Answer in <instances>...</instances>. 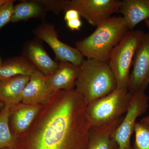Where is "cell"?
<instances>
[{
    "label": "cell",
    "mask_w": 149,
    "mask_h": 149,
    "mask_svg": "<svg viewBox=\"0 0 149 149\" xmlns=\"http://www.w3.org/2000/svg\"><path fill=\"white\" fill-rule=\"evenodd\" d=\"M87 104L75 90L54 93L14 149H87L91 127Z\"/></svg>",
    "instance_id": "6da1fadb"
},
{
    "label": "cell",
    "mask_w": 149,
    "mask_h": 149,
    "mask_svg": "<svg viewBox=\"0 0 149 149\" xmlns=\"http://www.w3.org/2000/svg\"><path fill=\"white\" fill-rule=\"evenodd\" d=\"M88 37L75 42L83 56L108 62L112 52L129 31L123 17H111Z\"/></svg>",
    "instance_id": "7a4b0ae2"
},
{
    "label": "cell",
    "mask_w": 149,
    "mask_h": 149,
    "mask_svg": "<svg viewBox=\"0 0 149 149\" xmlns=\"http://www.w3.org/2000/svg\"><path fill=\"white\" fill-rule=\"evenodd\" d=\"M116 89V81L108 62L84 60L80 65L74 90L83 97L87 104Z\"/></svg>",
    "instance_id": "3957f363"
},
{
    "label": "cell",
    "mask_w": 149,
    "mask_h": 149,
    "mask_svg": "<svg viewBox=\"0 0 149 149\" xmlns=\"http://www.w3.org/2000/svg\"><path fill=\"white\" fill-rule=\"evenodd\" d=\"M132 95L128 88H117L87 104L86 112L91 126H101L122 117L128 109Z\"/></svg>",
    "instance_id": "277c9868"
},
{
    "label": "cell",
    "mask_w": 149,
    "mask_h": 149,
    "mask_svg": "<svg viewBox=\"0 0 149 149\" xmlns=\"http://www.w3.org/2000/svg\"><path fill=\"white\" fill-rule=\"evenodd\" d=\"M146 35L141 30L129 31L112 52L108 63L114 75L117 88H128L133 58Z\"/></svg>",
    "instance_id": "5b68a950"
},
{
    "label": "cell",
    "mask_w": 149,
    "mask_h": 149,
    "mask_svg": "<svg viewBox=\"0 0 149 149\" xmlns=\"http://www.w3.org/2000/svg\"><path fill=\"white\" fill-rule=\"evenodd\" d=\"M149 100L145 91H136L133 93L125 116L112 135L119 149H133L130 139L134 132L136 120L146 111L149 107Z\"/></svg>",
    "instance_id": "8992f818"
},
{
    "label": "cell",
    "mask_w": 149,
    "mask_h": 149,
    "mask_svg": "<svg viewBox=\"0 0 149 149\" xmlns=\"http://www.w3.org/2000/svg\"><path fill=\"white\" fill-rule=\"evenodd\" d=\"M119 0H65V11L74 9L89 24L97 27L119 11Z\"/></svg>",
    "instance_id": "52a82bcc"
},
{
    "label": "cell",
    "mask_w": 149,
    "mask_h": 149,
    "mask_svg": "<svg viewBox=\"0 0 149 149\" xmlns=\"http://www.w3.org/2000/svg\"><path fill=\"white\" fill-rule=\"evenodd\" d=\"M37 38L45 42L54 51L59 61H67L75 65H80L84 57L76 48L72 47L61 41L54 26L43 22L33 31Z\"/></svg>",
    "instance_id": "ba28073f"
},
{
    "label": "cell",
    "mask_w": 149,
    "mask_h": 149,
    "mask_svg": "<svg viewBox=\"0 0 149 149\" xmlns=\"http://www.w3.org/2000/svg\"><path fill=\"white\" fill-rule=\"evenodd\" d=\"M128 89L130 93L145 91L149 84V37L146 33L137 49L133 62Z\"/></svg>",
    "instance_id": "9c48e42d"
},
{
    "label": "cell",
    "mask_w": 149,
    "mask_h": 149,
    "mask_svg": "<svg viewBox=\"0 0 149 149\" xmlns=\"http://www.w3.org/2000/svg\"><path fill=\"white\" fill-rule=\"evenodd\" d=\"M43 105L20 102L10 109V126L15 140L28 130Z\"/></svg>",
    "instance_id": "30bf717a"
},
{
    "label": "cell",
    "mask_w": 149,
    "mask_h": 149,
    "mask_svg": "<svg viewBox=\"0 0 149 149\" xmlns=\"http://www.w3.org/2000/svg\"><path fill=\"white\" fill-rule=\"evenodd\" d=\"M41 41L37 38L27 42L23 47L22 55L37 70L48 76L55 71L58 63L49 56Z\"/></svg>",
    "instance_id": "8fae6325"
},
{
    "label": "cell",
    "mask_w": 149,
    "mask_h": 149,
    "mask_svg": "<svg viewBox=\"0 0 149 149\" xmlns=\"http://www.w3.org/2000/svg\"><path fill=\"white\" fill-rule=\"evenodd\" d=\"M54 93L47 76L36 70L30 75L29 81L24 88L21 102L43 105Z\"/></svg>",
    "instance_id": "7c38bea8"
},
{
    "label": "cell",
    "mask_w": 149,
    "mask_h": 149,
    "mask_svg": "<svg viewBox=\"0 0 149 149\" xmlns=\"http://www.w3.org/2000/svg\"><path fill=\"white\" fill-rule=\"evenodd\" d=\"M80 69V65L69 62H59L54 72L47 76L53 91L55 93L60 91L74 90Z\"/></svg>",
    "instance_id": "4fadbf2b"
},
{
    "label": "cell",
    "mask_w": 149,
    "mask_h": 149,
    "mask_svg": "<svg viewBox=\"0 0 149 149\" xmlns=\"http://www.w3.org/2000/svg\"><path fill=\"white\" fill-rule=\"evenodd\" d=\"M30 76L17 75L0 80V102L10 109L21 102L23 92Z\"/></svg>",
    "instance_id": "5bb4252c"
},
{
    "label": "cell",
    "mask_w": 149,
    "mask_h": 149,
    "mask_svg": "<svg viewBox=\"0 0 149 149\" xmlns=\"http://www.w3.org/2000/svg\"><path fill=\"white\" fill-rule=\"evenodd\" d=\"M123 118L122 116L101 126H91L87 149H119L112 135Z\"/></svg>",
    "instance_id": "9a60e30c"
},
{
    "label": "cell",
    "mask_w": 149,
    "mask_h": 149,
    "mask_svg": "<svg viewBox=\"0 0 149 149\" xmlns=\"http://www.w3.org/2000/svg\"><path fill=\"white\" fill-rule=\"evenodd\" d=\"M118 12L132 31L140 22L149 19V0H123Z\"/></svg>",
    "instance_id": "2e32d148"
},
{
    "label": "cell",
    "mask_w": 149,
    "mask_h": 149,
    "mask_svg": "<svg viewBox=\"0 0 149 149\" xmlns=\"http://www.w3.org/2000/svg\"><path fill=\"white\" fill-rule=\"evenodd\" d=\"M47 12L38 0L22 1L14 5L11 22H17L34 18L43 19Z\"/></svg>",
    "instance_id": "e0dca14e"
},
{
    "label": "cell",
    "mask_w": 149,
    "mask_h": 149,
    "mask_svg": "<svg viewBox=\"0 0 149 149\" xmlns=\"http://www.w3.org/2000/svg\"><path fill=\"white\" fill-rule=\"evenodd\" d=\"M37 70L28 60L21 55L5 61L0 65V76L4 78L17 76H30Z\"/></svg>",
    "instance_id": "ac0fdd59"
},
{
    "label": "cell",
    "mask_w": 149,
    "mask_h": 149,
    "mask_svg": "<svg viewBox=\"0 0 149 149\" xmlns=\"http://www.w3.org/2000/svg\"><path fill=\"white\" fill-rule=\"evenodd\" d=\"M10 109L4 106L0 110V149L14 148L16 140L10 126Z\"/></svg>",
    "instance_id": "d6986e66"
},
{
    "label": "cell",
    "mask_w": 149,
    "mask_h": 149,
    "mask_svg": "<svg viewBox=\"0 0 149 149\" xmlns=\"http://www.w3.org/2000/svg\"><path fill=\"white\" fill-rule=\"evenodd\" d=\"M133 149H149V125L140 122L135 125Z\"/></svg>",
    "instance_id": "ffe728a7"
},
{
    "label": "cell",
    "mask_w": 149,
    "mask_h": 149,
    "mask_svg": "<svg viewBox=\"0 0 149 149\" xmlns=\"http://www.w3.org/2000/svg\"><path fill=\"white\" fill-rule=\"evenodd\" d=\"M15 1L13 0H9L0 6V30L11 22Z\"/></svg>",
    "instance_id": "44dd1931"
},
{
    "label": "cell",
    "mask_w": 149,
    "mask_h": 149,
    "mask_svg": "<svg viewBox=\"0 0 149 149\" xmlns=\"http://www.w3.org/2000/svg\"><path fill=\"white\" fill-rule=\"evenodd\" d=\"M46 9L56 14L65 11V0H38Z\"/></svg>",
    "instance_id": "7402d4cb"
},
{
    "label": "cell",
    "mask_w": 149,
    "mask_h": 149,
    "mask_svg": "<svg viewBox=\"0 0 149 149\" xmlns=\"http://www.w3.org/2000/svg\"><path fill=\"white\" fill-rule=\"evenodd\" d=\"M80 16L78 11L74 9H69L65 11L64 18L65 20L67 22L72 19L80 18Z\"/></svg>",
    "instance_id": "603a6c76"
},
{
    "label": "cell",
    "mask_w": 149,
    "mask_h": 149,
    "mask_svg": "<svg viewBox=\"0 0 149 149\" xmlns=\"http://www.w3.org/2000/svg\"><path fill=\"white\" fill-rule=\"evenodd\" d=\"M67 25L70 30H79L82 26V22L80 18L72 19L66 22Z\"/></svg>",
    "instance_id": "cb8c5ba5"
},
{
    "label": "cell",
    "mask_w": 149,
    "mask_h": 149,
    "mask_svg": "<svg viewBox=\"0 0 149 149\" xmlns=\"http://www.w3.org/2000/svg\"><path fill=\"white\" fill-rule=\"evenodd\" d=\"M140 122L149 125V115L148 116L142 118L141 121H140Z\"/></svg>",
    "instance_id": "d4e9b609"
},
{
    "label": "cell",
    "mask_w": 149,
    "mask_h": 149,
    "mask_svg": "<svg viewBox=\"0 0 149 149\" xmlns=\"http://www.w3.org/2000/svg\"><path fill=\"white\" fill-rule=\"evenodd\" d=\"M9 0H0V6L2 5L3 4L8 2Z\"/></svg>",
    "instance_id": "484cf974"
},
{
    "label": "cell",
    "mask_w": 149,
    "mask_h": 149,
    "mask_svg": "<svg viewBox=\"0 0 149 149\" xmlns=\"http://www.w3.org/2000/svg\"><path fill=\"white\" fill-rule=\"evenodd\" d=\"M145 22L146 24L147 27L148 28L149 30V19H146V20H145ZM148 34L149 37V33H148Z\"/></svg>",
    "instance_id": "4316f807"
},
{
    "label": "cell",
    "mask_w": 149,
    "mask_h": 149,
    "mask_svg": "<svg viewBox=\"0 0 149 149\" xmlns=\"http://www.w3.org/2000/svg\"><path fill=\"white\" fill-rule=\"evenodd\" d=\"M4 106V104L2 102H0V110Z\"/></svg>",
    "instance_id": "83f0119b"
},
{
    "label": "cell",
    "mask_w": 149,
    "mask_h": 149,
    "mask_svg": "<svg viewBox=\"0 0 149 149\" xmlns=\"http://www.w3.org/2000/svg\"><path fill=\"white\" fill-rule=\"evenodd\" d=\"M3 149H14V148H6Z\"/></svg>",
    "instance_id": "f1b7e54d"
},
{
    "label": "cell",
    "mask_w": 149,
    "mask_h": 149,
    "mask_svg": "<svg viewBox=\"0 0 149 149\" xmlns=\"http://www.w3.org/2000/svg\"><path fill=\"white\" fill-rule=\"evenodd\" d=\"M4 79V78H3V77H1L0 76V80H3V79Z\"/></svg>",
    "instance_id": "f546056e"
},
{
    "label": "cell",
    "mask_w": 149,
    "mask_h": 149,
    "mask_svg": "<svg viewBox=\"0 0 149 149\" xmlns=\"http://www.w3.org/2000/svg\"><path fill=\"white\" fill-rule=\"evenodd\" d=\"M1 59H0V65H1Z\"/></svg>",
    "instance_id": "4dcf8cb0"
}]
</instances>
